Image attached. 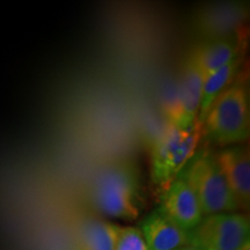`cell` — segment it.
<instances>
[{
	"label": "cell",
	"mask_w": 250,
	"mask_h": 250,
	"mask_svg": "<svg viewBox=\"0 0 250 250\" xmlns=\"http://www.w3.org/2000/svg\"><path fill=\"white\" fill-rule=\"evenodd\" d=\"M242 64V55H239L219 70L212 72V73L204 76L203 80V92L202 101L199 107L198 121L203 124L205 121L206 115L214 100L233 83L234 78L236 77L237 72Z\"/></svg>",
	"instance_id": "obj_12"
},
{
	"label": "cell",
	"mask_w": 250,
	"mask_h": 250,
	"mask_svg": "<svg viewBox=\"0 0 250 250\" xmlns=\"http://www.w3.org/2000/svg\"><path fill=\"white\" fill-rule=\"evenodd\" d=\"M198 19V30L208 40L234 36L246 18V11L240 5L218 6L202 13Z\"/></svg>",
	"instance_id": "obj_11"
},
{
	"label": "cell",
	"mask_w": 250,
	"mask_h": 250,
	"mask_svg": "<svg viewBox=\"0 0 250 250\" xmlns=\"http://www.w3.org/2000/svg\"><path fill=\"white\" fill-rule=\"evenodd\" d=\"M208 138L221 147L241 145L250 134L248 88L243 81H233L208 109L202 124Z\"/></svg>",
	"instance_id": "obj_2"
},
{
	"label": "cell",
	"mask_w": 250,
	"mask_h": 250,
	"mask_svg": "<svg viewBox=\"0 0 250 250\" xmlns=\"http://www.w3.org/2000/svg\"><path fill=\"white\" fill-rule=\"evenodd\" d=\"M148 250H175L189 245V234L162 212L155 210L140 224Z\"/></svg>",
	"instance_id": "obj_9"
},
{
	"label": "cell",
	"mask_w": 250,
	"mask_h": 250,
	"mask_svg": "<svg viewBox=\"0 0 250 250\" xmlns=\"http://www.w3.org/2000/svg\"><path fill=\"white\" fill-rule=\"evenodd\" d=\"M120 225L102 219H93L83 225L80 250H115Z\"/></svg>",
	"instance_id": "obj_13"
},
{
	"label": "cell",
	"mask_w": 250,
	"mask_h": 250,
	"mask_svg": "<svg viewBox=\"0 0 250 250\" xmlns=\"http://www.w3.org/2000/svg\"><path fill=\"white\" fill-rule=\"evenodd\" d=\"M202 71L197 67L191 56H188L183 65L179 90L171 103L169 124L179 127H189L198 123L199 107L203 92Z\"/></svg>",
	"instance_id": "obj_6"
},
{
	"label": "cell",
	"mask_w": 250,
	"mask_h": 250,
	"mask_svg": "<svg viewBox=\"0 0 250 250\" xmlns=\"http://www.w3.org/2000/svg\"><path fill=\"white\" fill-rule=\"evenodd\" d=\"M179 176L191 188L203 217L239 211L215 155L211 152H196Z\"/></svg>",
	"instance_id": "obj_4"
},
{
	"label": "cell",
	"mask_w": 250,
	"mask_h": 250,
	"mask_svg": "<svg viewBox=\"0 0 250 250\" xmlns=\"http://www.w3.org/2000/svg\"><path fill=\"white\" fill-rule=\"evenodd\" d=\"M189 234V245L199 250H237L250 240V221L241 212L203 217Z\"/></svg>",
	"instance_id": "obj_5"
},
{
	"label": "cell",
	"mask_w": 250,
	"mask_h": 250,
	"mask_svg": "<svg viewBox=\"0 0 250 250\" xmlns=\"http://www.w3.org/2000/svg\"><path fill=\"white\" fill-rule=\"evenodd\" d=\"M175 250H199V249H197L196 247H192V246L188 245V246L181 247V248H179V249H175Z\"/></svg>",
	"instance_id": "obj_15"
},
{
	"label": "cell",
	"mask_w": 250,
	"mask_h": 250,
	"mask_svg": "<svg viewBox=\"0 0 250 250\" xmlns=\"http://www.w3.org/2000/svg\"><path fill=\"white\" fill-rule=\"evenodd\" d=\"M202 134V124L179 127L168 124L154 140L149 153L151 180L160 191L179 177L197 152Z\"/></svg>",
	"instance_id": "obj_3"
},
{
	"label": "cell",
	"mask_w": 250,
	"mask_h": 250,
	"mask_svg": "<svg viewBox=\"0 0 250 250\" xmlns=\"http://www.w3.org/2000/svg\"><path fill=\"white\" fill-rule=\"evenodd\" d=\"M115 250H148L139 227L120 226Z\"/></svg>",
	"instance_id": "obj_14"
},
{
	"label": "cell",
	"mask_w": 250,
	"mask_h": 250,
	"mask_svg": "<svg viewBox=\"0 0 250 250\" xmlns=\"http://www.w3.org/2000/svg\"><path fill=\"white\" fill-rule=\"evenodd\" d=\"M239 210H248L250 205V155L248 146L234 145L215 154Z\"/></svg>",
	"instance_id": "obj_7"
},
{
	"label": "cell",
	"mask_w": 250,
	"mask_h": 250,
	"mask_svg": "<svg viewBox=\"0 0 250 250\" xmlns=\"http://www.w3.org/2000/svg\"><path fill=\"white\" fill-rule=\"evenodd\" d=\"M90 198L94 206L107 217L136 220L144 205L139 168L129 160L112 162L94 180Z\"/></svg>",
	"instance_id": "obj_1"
},
{
	"label": "cell",
	"mask_w": 250,
	"mask_h": 250,
	"mask_svg": "<svg viewBox=\"0 0 250 250\" xmlns=\"http://www.w3.org/2000/svg\"><path fill=\"white\" fill-rule=\"evenodd\" d=\"M159 210L187 232L193 229L203 219L195 193L181 176L161 191Z\"/></svg>",
	"instance_id": "obj_8"
},
{
	"label": "cell",
	"mask_w": 250,
	"mask_h": 250,
	"mask_svg": "<svg viewBox=\"0 0 250 250\" xmlns=\"http://www.w3.org/2000/svg\"><path fill=\"white\" fill-rule=\"evenodd\" d=\"M237 250H250V240H249V241H247L245 245L241 247V248L237 249Z\"/></svg>",
	"instance_id": "obj_16"
},
{
	"label": "cell",
	"mask_w": 250,
	"mask_h": 250,
	"mask_svg": "<svg viewBox=\"0 0 250 250\" xmlns=\"http://www.w3.org/2000/svg\"><path fill=\"white\" fill-rule=\"evenodd\" d=\"M203 76H208L219 70L234 58L241 55L239 39L234 35L224 39L208 40V42L197 45L189 54Z\"/></svg>",
	"instance_id": "obj_10"
}]
</instances>
